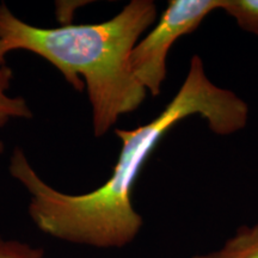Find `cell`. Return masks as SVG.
Returning a JSON list of instances; mask_svg holds the SVG:
<instances>
[{
	"label": "cell",
	"mask_w": 258,
	"mask_h": 258,
	"mask_svg": "<svg viewBox=\"0 0 258 258\" xmlns=\"http://www.w3.org/2000/svg\"><path fill=\"white\" fill-rule=\"evenodd\" d=\"M192 258H258V221L241 226L218 250Z\"/></svg>",
	"instance_id": "obj_4"
},
{
	"label": "cell",
	"mask_w": 258,
	"mask_h": 258,
	"mask_svg": "<svg viewBox=\"0 0 258 258\" xmlns=\"http://www.w3.org/2000/svg\"><path fill=\"white\" fill-rule=\"evenodd\" d=\"M221 10L241 30L258 37V0H224Z\"/></svg>",
	"instance_id": "obj_6"
},
{
	"label": "cell",
	"mask_w": 258,
	"mask_h": 258,
	"mask_svg": "<svg viewBox=\"0 0 258 258\" xmlns=\"http://www.w3.org/2000/svg\"><path fill=\"white\" fill-rule=\"evenodd\" d=\"M224 0H170L152 30L141 38L131 54L134 77L147 93L158 96L166 79L169 51L180 37L192 34Z\"/></svg>",
	"instance_id": "obj_3"
},
{
	"label": "cell",
	"mask_w": 258,
	"mask_h": 258,
	"mask_svg": "<svg viewBox=\"0 0 258 258\" xmlns=\"http://www.w3.org/2000/svg\"><path fill=\"white\" fill-rule=\"evenodd\" d=\"M0 258H44V252L40 247L0 235Z\"/></svg>",
	"instance_id": "obj_7"
},
{
	"label": "cell",
	"mask_w": 258,
	"mask_h": 258,
	"mask_svg": "<svg viewBox=\"0 0 258 258\" xmlns=\"http://www.w3.org/2000/svg\"><path fill=\"white\" fill-rule=\"evenodd\" d=\"M14 79V72L6 64L0 67V128L4 127L15 118H32V111L23 97H12L8 95V90ZM4 144L0 140V153L4 152Z\"/></svg>",
	"instance_id": "obj_5"
},
{
	"label": "cell",
	"mask_w": 258,
	"mask_h": 258,
	"mask_svg": "<svg viewBox=\"0 0 258 258\" xmlns=\"http://www.w3.org/2000/svg\"><path fill=\"white\" fill-rule=\"evenodd\" d=\"M153 0H132L109 21L40 28L0 5V38L9 51L23 49L53 64L76 91L86 90L92 129L101 138L121 116L140 108L147 91L134 77L131 54L157 19Z\"/></svg>",
	"instance_id": "obj_2"
},
{
	"label": "cell",
	"mask_w": 258,
	"mask_h": 258,
	"mask_svg": "<svg viewBox=\"0 0 258 258\" xmlns=\"http://www.w3.org/2000/svg\"><path fill=\"white\" fill-rule=\"evenodd\" d=\"M10 53L8 47L5 46L4 41L0 38V67L6 66V55Z\"/></svg>",
	"instance_id": "obj_8"
},
{
	"label": "cell",
	"mask_w": 258,
	"mask_h": 258,
	"mask_svg": "<svg viewBox=\"0 0 258 258\" xmlns=\"http://www.w3.org/2000/svg\"><path fill=\"white\" fill-rule=\"evenodd\" d=\"M249 105L237 93L213 83L202 57L195 54L182 85L165 108L148 123L115 128L121 141L110 177L82 195H70L48 184L16 147L9 171L30 194L28 212L38 230L67 243L97 249H121L140 233L144 219L135 211L132 194L139 173L161 139L179 122L200 116L217 135H232L249 122Z\"/></svg>",
	"instance_id": "obj_1"
}]
</instances>
